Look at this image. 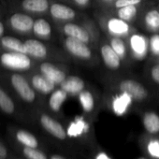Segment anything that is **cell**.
Wrapping results in <instances>:
<instances>
[{
    "mask_svg": "<svg viewBox=\"0 0 159 159\" xmlns=\"http://www.w3.org/2000/svg\"><path fill=\"white\" fill-rule=\"evenodd\" d=\"M66 133L69 140H74L83 145H92L94 135L91 123L84 118L77 117L66 126Z\"/></svg>",
    "mask_w": 159,
    "mask_h": 159,
    "instance_id": "cell-1",
    "label": "cell"
},
{
    "mask_svg": "<svg viewBox=\"0 0 159 159\" xmlns=\"http://www.w3.org/2000/svg\"><path fill=\"white\" fill-rule=\"evenodd\" d=\"M100 24L102 28L109 34V36L111 37L127 39L133 32H135V29L129 23L116 16L104 17L101 19Z\"/></svg>",
    "mask_w": 159,
    "mask_h": 159,
    "instance_id": "cell-2",
    "label": "cell"
},
{
    "mask_svg": "<svg viewBox=\"0 0 159 159\" xmlns=\"http://www.w3.org/2000/svg\"><path fill=\"white\" fill-rule=\"evenodd\" d=\"M39 122L43 130L52 138L60 142H67L69 140L66 126H64V125H62L55 118L47 113H41L39 115Z\"/></svg>",
    "mask_w": 159,
    "mask_h": 159,
    "instance_id": "cell-3",
    "label": "cell"
},
{
    "mask_svg": "<svg viewBox=\"0 0 159 159\" xmlns=\"http://www.w3.org/2000/svg\"><path fill=\"white\" fill-rule=\"evenodd\" d=\"M127 45L129 49V53L136 60H143L147 57L150 52L149 39L137 31L133 32L127 39Z\"/></svg>",
    "mask_w": 159,
    "mask_h": 159,
    "instance_id": "cell-4",
    "label": "cell"
},
{
    "mask_svg": "<svg viewBox=\"0 0 159 159\" xmlns=\"http://www.w3.org/2000/svg\"><path fill=\"white\" fill-rule=\"evenodd\" d=\"M117 89L119 92H123L130 96L135 102L140 103L147 100L149 98V92L146 87L133 79L122 80L117 84Z\"/></svg>",
    "mask_w": 159,
    "mask_h": 159,
    "instance_id": "cell-5",
    "label": "cell"
},
{
    "mask_svg": "<svg viewBox=\"0 0 159 159\" xmlns=\"http://www.w3.org/2000/svg\"><path fill=\"white\" fill-rule=\"evenodd\" d=\"M1 64L10 69L26 70L31 66V59L28 54L17 52H5L0 57Z\"/></svg>",
    "mask_w": 159,
    "mask_h": 159,
    "instance_id": "cell-6",
    "label": "cell"
},
{
    "mask_svg": "<svg viewBox=\"0 0 159 159\" xmlns=\"http://www.w3.org/2000/svg\"><path fill=\"white\" fill-rule=\"evenodd\" d=\"M65 49L72 56L81 60H91L94 56V52L89 45L79 39L66 37L64 41Z\"/></svg>",
    "mask_w": 159,
    "mask_h": 159,
    "instance_id": "cell-7",
    "label": "cell"
},
{
    "mask_svg": "<svg viewBox=\"0 0 159 159\" xmlns=\"http://www.w3.org/2000/svg\"><path fill=\"white\" fill-rule=\"evenodd\" d=\"M11 81L13 88L24 101L27 103H32L35 101L36 93L24 76L20 74H14L11 76Z\"/></svg>",
    "mask_w": 159,
    "mask_h": 159,
    "instance_id": "cell-8",
    "label": "cell"
},
{
    "mask_svg": "<svg viewBox=\"0 0 159 159\" xmlns=\"http://www.w3.org/2000/svg\"><path fill=\"white\" fill-rule=\"evenodd\" d=\"M62 31L66 35V37H70V38L79 39L87 44L93 41V38H94L93 34L89 31L87 27H84L83 25L66 22L63 25Z\"/></svg>",
    "mask_w": 159,
    "mask_h": 159,
    "instance_id": "cell-9",
    "label": "cell"
},
{
    "mask_svg": "<svg viewBox=\"0 0 159 159\" xmlns=\"http://www.w3.org/2000/svg\"><path fill=\"white\" fill-rule=\"evenodd\" d=\"M139 144L143 154L149 159H159V136H151L143 134Z\"/></svg>",
    "mask_w": 159,
    "mask_h": 159,
    "instance_id": "cell-10",
    "label": "cell"
},
{
    "mask_svg": "<svg viewBox=\"0 0 159 159\" xmlns=\"http://www.w3.org/2000/svg\"><path fill=\"white\" fill-rule=\"evenodd\" d=\"M100 56L104 65L111 70H117L122 66V59L114 52L109 42H105L100 47Z\"/></svg>",
    "mask_w": 159,
    "mask_h": 159,
    "instance_id": "cell-11",
    "label": "cell"
},
{
    "mask_svg": "<svg viewBox=\"0 0 159 159\" xmlns=\"http://www.w3.org/2000/svg\"><path fill=\"white\" fill-rule=\"evenodd\" d=\"M52 17L61 22H70L77 17V12L69 6L61 3H52L50 6Z\"/></svg>",
    "mask_w": 159,
    "mask_h": 159,
    "instance_id": "cell-12",
    "label": "cell"
},
{
    "mask_svg": "<svg viewBox=\"0 0 159 159\" xmlns=\"http://www.w3.org/2000/svg\"><path fill=\"white\" fill-rule=\"evenodd\" d=\"M39 70L41 74L46 76L52 82H53L56 85L59 86L67 77L64 70L49 62H43L42 64H40Z\"/></svg>",
    "mask_w": 159,
    "mask_h": 159,
    "instance_id": "cell-13",
    "label": "cell"
},
{
    "mask_svg": "<svg viewBox=\"0 0 159 159\" xmlns=\"http://www.w3.org/2000/svg\"><path fill=\"white\" fill-rule=\"evenodd\" d=\"M141 124L145 134L159 136V114L153 111H146L141 115Z\"/></svg>",
    "mask_w": 159,
    "mask_h": 159,
    "instance_id": "cell-14",
    "label": "cell"
},
{
    "mask_svg": "<svg viewBox=\"0 0 159 159\" xmlns=\"http://www.w3.org/2000/svg\"><path fill=\"white\" fill-rule=\"evenodd\" d=\"M133 101L134 100L130 96H128L125 93L120 92V94L114 96L111 99V111L117 116H123L128 111Z\"/></svg>",
    "mask_w": 159,
    "mask_h": 159,
    "instance_id": "cell-15",
    "label": "cell"
},
{
    "mask_svg": "<svg viewBox=\"0 0 159 159\" xmlns=\"http://www.w3.org/2000/svg\"><path fill=\"white\" fill-rule=\"evenodd\" d=\"M60 87L69 96L76 97L85 89V82L79 76L70 75L66 78L65 81L60 84Z\"/></svg>",
    "mask_w": 159,
    "mask_h": 159,
    "instance_id": "cell-16",
    "label": "cell"
},
{
    "mask_svg": "<svg viewBox=\"0 0 159 159\" xmlns=\"http://www.w3.org/2000/svg\"><path fill=\"white\" fill-rule=\"evenodd\" d=\"M144 28L151 34H159V9L150 8L141 17Z\"/></svg>",
    "mask_w": 159,
    "mask_h": 159,
    "instance_id": "cell-17",
    "label": "cell"
},
{
    "mask_svg": "<svg viewBox=\"0 0 159 159\" xmlns=\"http://www.w3.org/2000/svg\"><path fill=\"white\" fill-rule=\"evenodd\" d=\"M31 84L35 90L43 95H51L56 89V84L41 73L36 74L32 77Z\"/></svg>",
    "mask_w": 159,
    "mask_h": 159,
    "instance_id": "cell-18",
    "label": "cell"
},
{
    "mask_svg": "<svg viewBox=\"0 0 159 159\" xmlns=\"http://www.w3.org/2000/svg\"><path fill=\"white\" fill-rule=\"evenodd\" d=\"M14 139L17 145L30 147V148H40L41 143L39 139L31 132L25 129H17L14 132Z\"/></svg>",
    "mask_w": 159,
    "mask_h": 159,
    "instance_id": "cell-19",
    "label": "cell"
},
{
    "mask_svg": "<svg viewBox=\"0 0 159 159\" xmlns=\"http://www.w3.org/2000/svg\"><path fill=\"white\" fill-rule=\"evenodd\" d=\"M34 20L24 13H14L10 19L11 25L13 29L20 32H29L33 30Z\"/></svg>",
    "mask_w": 159,
    "mask_h": 159,
    "instance_id": "cell-20",
    "label": "cell"
},
{
    "mask_svg": "<svg viewBox=\"0 0 159 159\" xmlns=\"http://www.w3.org/2000/svg\"><path fill=\"white\" fill-rule=\"evenodd\" d=\"M26 54L37 59H44L48 55L47 47L38 39H27L25 41Z\"/></svg>",
    "mask_w": 159,
    "mask_h": 159,
    "instance_id": "cell-21",
    "label": "cell"
},
{
    "mask_svg": "<svg viewBox=\"0 0 159 159\" xmlns=\"http://www.w3.org/2000/svg\"><path fill=\"white\" fill-rule=\"evenodd\" d=\"M77 97H78L79 103L81 105L83 111L86 115L91 116L95 112V110H96V99H95L93 93L90 90L84 89Z\"/></svg>",
    "mask_w": 159,
    "mask_h": 159,
    "instance_id": "cell-22",
    "label": "cell"
},
{
    "mask_svg": "<svg viewBox=\"0 0 159 159\" xmlns=\"http://www.w3.org/2000/svg\"><path fill=\"white\" fill-rule=\"evenodd\" d=\"M67 97H68V94L65 90H63L61 87L55 89L51 94L49 101H48L50 110L54 113H59L62 110L63 104L67 99Z\"/></svg>",
    "mask_w": 159,
    "mask_h": 159,
    "instance_id": "cell-23",
    "label": "cell"
},
{
    "mask_svg": "<svg viewBox=\"0 0 159 159\" xmlns=\"http://www.w3.org/2000/svg\"><path fill=\"white\" fill-rule=\"evenodd\" d=\"M141 5L139 6H126L115 10V16L131 24L139 15Z\"/></svg>",
    "mask_w": 159,
    "mask_h": 159,
    "instance_id": "cell-24",
    "label": "cell"
},
{
    "mask_svg": "<svg viewBox=\"0 0 159 159\" xmlns=\"http://www.w3.org/2000/svg\"><path fill=\"white\" fill-rule=\"evenodd\" d=\"M109 43L122 60H125L126 58L127 54L129 53V49H128L126 39L110 36Z\"/></svg>",
    "mask_w": 159,
    "mask_h": 159,
    "instance_id": "cell-25",
    "label": "cell"
},
{
    "mask_svg": "<svg viewBox=\"0 0 159 159\" xmlns=\"http://www.w3.org/2000/svg\"><path fill=\"white\" fill-rule=\"evenodd\" d=\"M22 6L25 11L36 13H42L50 9L49 0H24Z\"/></svg>",
    "mask_w": 159,
    "mask_h": 159,
    "instance_id": "cell-26",
    "label": "cell"
},
{
    "mask_svg": "<svg viewBox=\"0 0 159 159\" xmlns=\"http://www.w3.org/2000/svg\"><path fill=\"white\" fill-rule=\"evenodd\" d=\"M33 32L35 35H37L39 38L41 39H49L52 35V26L48 21L45 19H37L34 22V26H33Z\"/></svg>",
    "mask_w": 159,
    "mask_h": 159,
    "instance_id": "cell-27",
    "label": "cell"
},
{
    "mask_svg": "<svg viewBox=\"0 0 159 159\" xmlns=\"http://www.w3.org/2000/svg\"><path fill=\"white\" fill-rule=\"evenodd\" d=\"M1 44L4 48L9 49L12 52L26 53L25 42H22L20 39H18L16 38L11 37V36L3 37L1 39Z\"/></svg>",
    "mask_w": 159,
    "mask_h": 159,
    "instance_id": "cell-28",
    "label": "cell"
},
{
    "mask_svg": "<svg viewBox=\"0 0 159 159\" xmlns=\"http://www.w3.org/2000/svg\"><path fill=\"white\" fill-rule=\"evenodd\" d=\"M25 159H49L48 154L40 148H30L17 145Z\"/></svg>",
    "mask_w": 159,
    "mask_h": 159,
    "instance_id": "cell-29",
    "label": "cell"
},
{
    "mask_svg": "<svg viewBox=\"0 0 159 159\" xmlns=\"http://www.w3.org/2000/svg\"><path fill=\"white\" fill-rule=\"evenodd\" d=\"M0 110L7 114H12L15 111L14 102L1 87H0Z\"/></svg>",
    "mask_w": 159,
    "mask_h": 159,
    "instance_id": "cell-30",
    "label": "cell"
},
{
    "mask_svg": "<svg viewBox=\"0 0 159 159\" xmlns=\"http://www.w3.org/2000/svg\"><path fill=\"white\" fill-rule=\"evenodd\" d=\"M145 0H116L113 3L110 4V8L116 10L126 6H139L141 5Z\"/></svg>",
    "mask_w": 159,
    "mask_h": 159,
    "instance_id": "cell-31",
    "label": "cell"
},
{
    "mask_svg": "<svg viewBox=\"0 0 159 159\" xmlns=\"http://www.w3.org/2000/svg\"><path fill=\"white\" fill-rule=\"evenodd\" d=\"M150 52L155 56L159 55V34H152L149 39Z\"/></svg>",
    "mask_w": 159,
    "mask_h": 159,
    "instance_id": "cell-32",
    "label": "cell"
},
{
    "mask_svg": "<svg viewBox=\"0 0 159 159\" xmlns=\"http://www.w3.org/2000/svg\"><path fill=\"white\" fill-rule=\"evenodd\" d=\"M149 75H150V78L152 79V81L155 84L159 85V64L158 63H156L151 66Z\"/></svg>",
    "mask_w": 159,
    "mask_h": 159,
    "instance_id": "cell-33",
    "label": "cell"
},
{
    "mask_svg": "<svg viewBox=\"0 0 159 159\" xmlns=\"http://www.w3.org/2000/svg\"><path fill=\"white\" fill-rule=\"evenodd\" d=\"M93 159H112V157L102 150H98L93 156Z\"/></svg>",
    "mask_w": 159,
    "mask_h": 159,
    "instance_id": "cell-34",
    "label": "cell"
},
{
    "mask_svg": "<svg viewBox=\"0 0 159 159\" xmlns=\"http://www.w3.org/2000/svg\"><path fill=\"white\" fill-rule=\"evenodd\" d=\"M10 156L7 146L0 141V159H8Z\"/></svg>",
    "mask_w": 159,
    "mask_h": 159,
    "instance_id": "cell-35",
    "label": "cell"
},
{
    "mask_svg": "<svg viewBox=\"0 0 159 159\" xmlns=\"http://www.w3.org/2000/svg\"><path fill=\"white\" fill-rule=\"evenodd\" d=\"M72 2L74 3V5H76L79 8H86L88 7V5L90 4L91 0H72Z\"/></svg>",
    "mask_w": 159,
    "mask_h": 159,
    "instance_id": "cell-36",
    "label": "cell"
},
{
    "mask_svg": "<svg viewBox=\"0 0 159 159\" xmlns=\"http://www.w3.org/2000/svg\"><path fill=\"white\" fill-rule=\"evenodd\" d=\"M49 159H68L66 156L62 155V154H58V153H52L49 156Z\"/></svg>",
    "mask_w": 159,
    "mask_h": 159,
    "instance_id": "cell-37",
    "label": "cell"
},
{
    "mask_svg": "<svg viewBox=\"0 0 159 159\" xmlns=\"http://www.w3.org/2000/svg\"><path fill=\"white\" fill-rule=\"evenodd\" d=\"M98 1H100V2H102V3H105V4H111V3H113L114 1H116V0H98Z\"/></svg>",
    "mask_w": 159,
    "mask_h": 159,
    "instance_id": "cell-38",
    "label": "cell"
},
{
    "mask_svg": "<svg viewBox=\"0 0 159 159\" xmlns=\"http://www.w3.org/2000/svg\"><path fill=\"white\" fill-rule=\"evenodd\" d=\"M3 33H4V25L1 22H0V36H2Z\"/></svg>",
    "mask_w": 159,
    "mask_h": 159,
    "instance_id": "cell-39",
    "label": "cell"
},
{
    "mask_svg": "<svg viewBox=\"0 0 159 159\" xmlns=\"http://www.w3.org/2000/svg\"><path fill=\"white\" fill-rule=\"evenodd\" d=\"M137 159H149L146 155H142V156H140V157H138Z\"/></svg>",
    "mask_w": 159,
    "mask_h": 159,
    "instance_id": "cell-40",
    "label": "cell"
},
{
    "mask_svg": "<svg viewBox=\"0 0 159 159\" xmlns=\"http://www.w3.org/2000/svg\"><path fill=\"white\" fill-rule=\"evenodd\" d=\"M156 63H158V64H159V55H158V56H156Z\"/></svg>",
    "mask_w": 159,
    "mask_h": 159,
    "instance_id": "cell-41",
    "label": "cell"
},
{
    "mask_svg": "<svg viewBox=\"0 0 159 159\" xmlns=\"http://www.w3.org/2000/svg\"><path fill=\"white\" fill-rule=\"evenodd\" d=\"M12 159H25V158H12Z\"/></svg>",
    "mask_w": 159,
    "mask_h": 159,
    "instance_id": "cell-42",
    "label": "cell"
}]
</instances>
